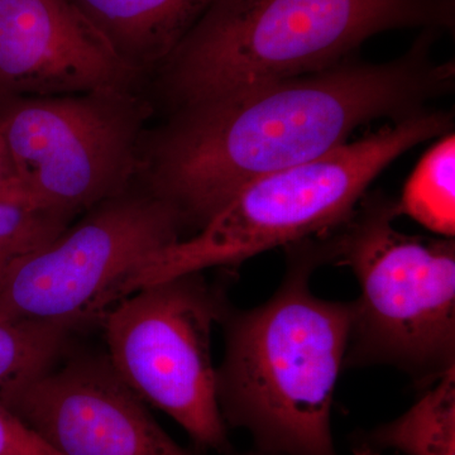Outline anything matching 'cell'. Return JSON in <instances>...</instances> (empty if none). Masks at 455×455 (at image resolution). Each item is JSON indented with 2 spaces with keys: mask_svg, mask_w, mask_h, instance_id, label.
<instances>
[{
  "mask_svg": "<svg viewBox=\"0 0 455 455\" xmlns=\"http://www.w3.org/2000/svg\"><path fill=\"white\" fill-rule=\"evenodd\" d=\"M2 403L60 455H193L152 418L107 357L52 368Z\"/></svg>",
  "mask_w": 455,
  "mask_h": 455,
  "instance_id": "cell-9",
  "label": "cell"
},
{
  "mask_svg": "<svg viewBox=\"0 0 455 455\" xmlns=\"http://www.w3.org/2000/svg\"><path fill=\"white\" fill-rule=\"evenodd\" d=\"M398 215L405 214L443 238L455 235V139L443 137L407 180Z\"/></svg>",
  "mask_w": 455,
  "mask_h": 455,
  "instance_id": "cell-14",
  "label": "cell"
},
{
  "mask_svg": "<svg viewBox=\"0 0 455 455\" xmlns=\"http://www.w3.org/2000/svg\"><path fill=\"white\" fill-rule=\"evenodd\" d=\"M436 36L425 29L394 61L349 59L176 110L140 163L149 191L202 228L248 185L329 154L362 124L423 109L453 83V64L431 60Z\"/></svg>",
  "mask_w": 455,
  "mask_h": 455,
  "instance_id": "cell-1",
  "label": "cell"
},
{
  "mask_svg": "<svg viewBox=\"0 0 455 455\" xmlns=\"http://www.w3.org/2000/svg\"><path fill=\"white\" fill-rule=\"evenodd\" d=\"M125 296L100 319L108 361L123 382L182 427L197 445L232 455L217 394L212 331L227 305L202 275Z\"/></svg>",
  "mask_w": 455,
  "mask_h": 455,
  "instance_id": "cell-6",
  "label": "cell"
},
{
  "mask_svg": "<svg viewBox=\"0 0 455 455\" xmlns=\"http://www.w3.org/2000/svg\"><path fill=\"white\" fill-rule=\"evenodd\" d=\"M152 109L130 88L16 99L0 136L41 208L71 215L128 190Z\"/></svg>",
  "mask_w": 455,
  "mask_h": 455,
  "instance_id": "cell-7",
  "label": "cell"
},
{
  "mask_svg": "<svg viewBox=\"0 0 455 455\" xmlns=\"http://www.w3.org/2000/svg\"><path fill=\"white\" fill-rule=\"evenodd\" d=\"M137 74L71 0H0V97L131 88Z\"/></svg>",
  "mask_w": 455,
  "mask_h": 455,
  "instance_id": "cell-10",
  "label": "cell"
},
{
  "mask_svg": "<svg viewBox=\"0 0 455 455\" xmlns=\"http://www.w3.org/2000/svg\"><path fill=\"white\" fill-rule=\"evenodd\" d=\"M353 455H455V368L388 423L355 433Z\"/></svg>",
  "mask_w": 455,
  "mask_h": 455,
  "instance_id": "cell-12",
  "label": "cell"
},
{
  "mask_svg": "<svg viewBox=\"0 0 455 455\" xmlns=\"http://www.w3.org/2000/svg\"><path fill=\"white\" fill-rule=\"evenodd\" d=\"M137 73L161 65L214 0H71Z\"/></svg>",
  "mask_w": 455,
  "mask_h": 455,
  "instance_id": "cell-11",
  "label": "cell"
},
{
  "mask_svg": "<svg viewBox=\"0 0 455 455\" xmlns=\"http://www.w3.org/2000/svg\"><path fill=\"white\" fill-rule=\"evenodd\" d=\"M185 226L178 209L151 191L110 197L9 272L0 286V317L73 331L100 322L125 278L180 241Z\"/></svg>",
  "mask_w": 455,
  "mask_h": 455,
  "instance_id": "cell-8",
  "label": "cell"
},
{
  "mask_svg": "<svg viewBox=\"0 0 455 455\" xmlns=\"http://www.w3.org/2000/svg\"><path fill=\"white\" fill-rule=\"evenodd\" d=\"M73 329L0 317V403L52 370Z\"/></svg>",
  "mask_w": 455,
  "mask_h": 455,
  "instance_id": "cell-13",
  "label": "cell"
},
{
  "mask_svg": "<svg viewBox=\"0 0 455 455\" xmlns=\"http://www.w3.org/2000/svg\"><path fill=\"white\" fill-rule=\"evenodd\" d=\"M236 455H274V454H268V453H263V451H256V449H251L250 451H247V453L243 454H236Z\"/></svg>",
  "mask_w": 455,
  "mask_h": 455,
  "instance_id": "cell-18",
  "label": "cell"
},
{
  "mask_svg": "<svg viewBox=\"0 0 455 455\" xmlns=\"http://www.w3.org/2000/svg\"><path fill=\"white\" fill-rule=\"evenodd\" d=\"M0 202L38 206L29 196L22 180L18 176L13 160L9 155L2 136H0Z\"/></svg>",
  "mask_w": 455,
  "mask_h": 455,
  "instance_id": "cell-17",
  "label": "cell"
},
{
  "mask_svg": "<svg viewBox=\"0 0 455 455\" xmlns=\"http://www.w3.org/2000/svg\"><path fill=\"white\" fill-rule=\"evenodd\" d=\"M70 218L52 209L0 202V286L20 260L61 235Z\"/></svg>",
  "mask_w": 455,
  "mask_h": 455,
  "instance_id": "cell-15",
  "label": "cell"
},
{
  "mask_svg": "<svg viewBox=\"0 0 455 455\" xmlns=\"http://www.w3.org/2000/svg\"><path fill=\"white\" fill-rule=\"evenodd\" d=\"M455 0H214L160 66L175 110L319 73L390 29H451Z\"/></svg>",
  "mask_w": 455,
  "mask_h": 455,
  "instance_id": "cell-3",
  "label": "cell"
},
{
  "mask_svg": "<svg viewBox=\"0 0 455 455\" xmlns=\"http://www.w3.org/2000/svg\"><path fill=\"white\" fill-rule=\"evenodd\" d=\"M396 203L353 212L328 241L359 284L346 368L390 366L427 391L455 368V243L398 232Z\"/></svg>",
  "mask_w": 455,
  "mask_h": 455,
  "instance_id": "cell-5",
  "label": "cell"
},
{
  "mask_svg": "<svg viewBox=\"0 0 455 455\" xmlns=\"http://www.w3.org/2000/svg\"><path fill=\"white\" fill-rule=\"evenodd\" d=\"M453 125L451 113L419 110L366 139L248 185L191 238L158 251L125 278L116 300L204 269L236 266L272 248L337 230L382 170Z\"/></svg>",
  "mask_w": 455,
  "mask_h": 455,
  "instance_id": "cell-4",
  "label": "cell"
},
{
  "mask_svg": "<svg viewBox=\"0 0 455 455\" xmlns=\"http://www.w3.org/2000/svg\"><path fill=\"white\" fill-rule=\"evenodd\" d=\"M286 274L267 301L226 307V352L217 394L227 427L247 431L274 455H339L331 407L344 370L353 304L319 298L314 271L329 262L326 241L287 245Z\"/></svg>",
  "mask_w": 455,
  "mask_h": 455,
  "instance_id": "cell-2",
  "label": "cell"
},
{
  "mask_svg": "<svg viewBox=\"0 0 455 455\" xmlns=\"http://www.w3.org/2000/svg\"><path fill=\"white\" fill-rule=\"evenodd\" d=\"M0 455H60L0 403Z\"/></svg>",
  "mask_w": 455,
  "mask_h": 455,
  "instance_id": "cell-16",
  "label": "cell"
}]
</instances>
